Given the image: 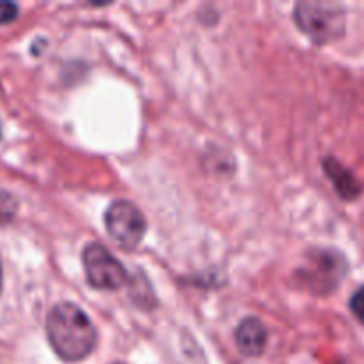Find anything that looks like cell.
Returning <instances> with one entry per match:
<instances>
[{"label": "cell", "mask_w": 364, "mask_h": 364, "mask_svg": "<svg viewBox=\"0 0 364 364\" xmlns=\"http://www.w3.org/2000/svg\"><path fill=\"white\" fill-rule=\"evenodd\" d=\"M46 336L63 361L78 363L96 347V331L84 309L73 302H59L46 318Z\"/></svg>", "instance_id": "cell-1"}, {"label": "cell", "mask_w": 364, "mask_h": 364, "mask_svg": "<svg viewBox=\"0 0 364 364\" xmlns=\"http://www.w3.org/2000/svg\"><path fill=\"white\" fill-rule=\"evenodd\" d=\"M294 20L315 45H329L347 32V11L338 2H299L294 9Z\"/></svg>", "instance_id": "cell-2"}, {"label": "cell", "mask_w": 364, "mask_h": 364, "mask_svg": "<svg viewBox=\"0 0 364 364\" xmlns=\"http://www.w3.org/2000/svg\"><path fill=\"white\" fill-rule=\"evenodd\" d=\"M85 277L96 290H119L127 283V269L123 263L98 242H91L82 252Z\"/></svg>", "instance_id": "cell-3"}, {"label": "cell", "mask_w": 364, "mask_h": 364, "mask_svg": "<svg viewBox=\"0 0 364 364\" xmlns=\"http://www.w3.org/2000/svg\"><path fill=\"white\" fill-rule=\"evenodd\" d=\"M105 226L110 238L123 249L137 247L148 230L144 213L124 199H117L107 208Z\"/></svg>", "instance_id": "cell-4"}, {"label": "cell", "mask_w": 364, "mask_h": 364, "mask_svg": "<svg viewBox=\"0 0 364 364\" xmlns=\"http://www.w3.org/2000/svg\"><path fill=\"white\" fill-rule=\"evenodd\" d=\"M311 283H316V291L320 294H329L340 284V281L347 276L348 263L341 252L333 251V249H323L318 251L313 258Z\"/></svg>", "instance_id": "cell-5"}, {"label": "cell", "mask_w": 364, "mask_h": 364, "mask_svg": "<svg viewBox=\"0 0 364 364\" xmlns=\"http://www.w3.org/2000/svg\"><path fill=\"white\" fill-rule=\"evenodd\" d=\"M235 340H237V347L242 354L247 358H258L265 352L269 333L262 320L249 316V318L242 320L240 326L237 327Z\"/></svg>", "instance_id": "cell-6"}, {"label": "cell", "mask_w": 364, "mask_h": 364, "mask_svg": "<svg viewBox=\"0 0 364 364\" xmlns=\"http://www.w3.org/2000/svg\"><path fill=\"white\" fill-rule=\"evenodd\" d=\"M322 166L327 178L333 181L338 196H340L343 201H355V199L363 194L361 181H359L358 178L354 176V173H352L350 169H347L340 160H336L334 156H326Z\"/></svg>", "instance_id": "cell-7"}, {"label": "cell", "mask_w": 364, "mask_h": 364, "mask_svg": "<svg viewBox=\"0 0 364 364\" xmlns=\"http://www.w3.org/2000/svg\"><path fill=\"white\" fill-rule=\"evenodd\" d=\"M18 212V201L11 192L0 188V226H6Z\"/></svg>", "instance_id": "cell-8"}, {"label": "cell", "mask_w": 364, "mask_h": 364, "mask_svg": "<svg viewBox=\"0 0 364 364\" xmlns=\"http://www.w3.org/2000/svg\"><path fill=\"white\" fill-rule=\"evenodd\" d=\"M350 311L364 326V287L358 288L350 297Z\"/></svg>", "instance_id": "cell-9"}, {"label": "cell", "mask_w": 364, "mask_h": 364, "mask_svg": "<svg viewBox=\"0 0 364 364\" xmlns=\"http://www.w3.org/2000/svg\"><path fill=\"white\" fill-rule=\"evenodd\" d=\"M18 6L14 2H0V25H7L16 20Z\"/></svg>", "instance_id": "cell-10"}, {"label": "cell", "mask_w": 364, "mask_h": 364, "mask_svg": "<svg viewBox=\"0 0 364 364\" xmlns=\"http://www.w3.org/2000/svg\"><path fill=\"white\" fill-rule=\"evenodd\" d=\"M2 279H4V274H2V263H0V290H2Z\"/></svg>", "instance_id": "cell-11"}, {"label": "cell", "mask_w": 364, "mask_h": 364, "mask_svg": "<svg viewBox=\"0 0 364 364\" xmlns=\"http://www.w3.org/2000/svg\"><path fill=\"white\" fill-rule=\"evenodd\" d=\"M0 137H2V132H0Z\"/></svg>", "instance_id": "cell-12"}]
</instances>
